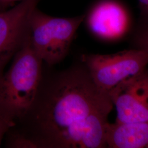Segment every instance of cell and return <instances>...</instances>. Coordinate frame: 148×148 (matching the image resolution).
Here are the masks:
<instances>
[{"label": "cell", "instance_id": "obj_1", "mask_svg": "<svg viewBox=\"0 0 148 148\" xmlns=\"http://www.w3.org/2000/svg\"><path fill=\"white\" fill-rule=\"evenodd\" d=\"M113 106L81 62L47 76L43 72L31 108L10 131L33 148H106Z\"/></svg>", "mask_w": 148, "mask_h": 148}, {"label": "cell", "instance_id": "obj_2", "mask_svg": "<svg viewBox=\"0 0 148 148\" xmlns=\"http://www.w3.org/2000/svg\"><path fill=\"white\" fill-rule=\"evenodd\" d=\"M43 63L27 38L0 78V111L10 121L16 124L31 108L42 79Z\"/></svg>", "mask_w": 148, "mask_h": 148}, {"label": "cell", "instance_id": "obj_3", "mask_svg": "<svg viewBox=\"0 0 148 148\" xmlns=\"http://www.w3.org/2000/svg\"><path fill=\"white\" fill-rule=\"evenodd\" d=\"M85 18V15L55 17L36 8L29 18L28 40L43 63L49 66L57 64L68 54L74 36Z\"/></svg>", "mask_w": 148, "mask_h": 148}, {"label": "cell", "instance_id": "obj_4", "mask_svg": "<svg viewBox=\"0 0 148 148\" xmlns=\"http://www.w3.org/2000/svg\"><path fill=\"white\" fill-rule=\"evenodd\" d=\"M81 62L97 86L109 93L122 81L147 68L148 55L136 48L109 54H83Z\"/></svg>", "mask_w": 148, "mask_h": 148}, {"label": "cell", "instance_id": "obj_5", "mask_svg": "<svg viewBox=\"0 0 148 148\" xmlns=\"http://www.w3.org/2000/svg\"><path fill=\"white\" fill-rule=\"evenodd\" d=\"M40 0H22L0 12V78L6 65L27 41L30 16Z\"/></svg>", "mask_w": 148, "mask_h": 148}, {"label": "cell", "instance_id": "obj_6", "mask_svg": "<svg viewBox=\"0 0 148 148\" xmlns=\"http://www.w3.org/2000/svg\"><path fill=\"white\" fill-rule=\"evenodd\" d=\"M109 95L116 109V122H148V67L122 81Z\"/></svg>", "mask_w": 148, "mask_h": 148}, {"label": "cell", "instance_id": "obj_7", "mask_svg": "<svg viewBox=\"0 0 148 148\" xmlns=\"http://www.w3.org/2000/svg\"><path fill=\"white\" fill-rule=\"evenodd\" d=\"M87 24L95 36L105 41H115L127 34L131 19L127 10L120 3L114 0H103L90 10Z\"/></svg>", "mask_w": 148, "mask_h": 148}, {"label": "cell", "instance_id": "obj_8", "mask_svg": "<svg viewBox=\"0 0 148 148\" xmlns=\"http://www.w3.org/2000/svg\"><path fill=\"white\" fill-rule=\"evenodd\" d=\"M106 143L110 148H148V122H108Z\"/></svg>", "mask_w": 148, "mask_h": 148}, {"label": "cell", "instance_id": "obj_9", "mask_svg": "<svg viewBox=\"0 0 148 148\" xmlns=\"http://www.w3.org/2000/svg\"><path fill=\"white\" fill-rule=\"evenodd\" d=\"M136 48L144 51L148 55V23H143L134 37Z\"/></svg>", "mask_w": 148, "mask_h": 148}, {"label": "cell", "instance_id": "obj_10", "mask_svg": "<svg viewBox=\"0 0 148 148\" xmlns=\"http://www.w3.org/2000/svg\"><path fill=\"white\" fill-rule=\"evenodd\" d=\"M15 123L8 120L0 111V146L3 138L11 128L15 126Z\"/></svg>", "mask_w": 148, "mask_h": 148}, {"label": "cell", "instance_id": "obj_11", "mask_svg": "<svg viewBox=\"0 0 148 148\" xmlns=\"http://www.w3.org/2000/svg\"><path fill=\"white\" fill-rule=\"evenodd\" d=\"M143 23H148V0H138Z\"/></svg>", "mask_w": 148, "mask_h": 148}, {"label": "cell", "instance_id": "obj_12", "mask_svg": "<svg viewBox=\"0 0 148 148\" xmlns=\"http://www.w3.org/2000/svg\"><path fill=\"white\" fill-rule=\"evenodd\" d=\"M19 1L22 0H0V12L6 10V8Z\"/></svg>", "mask_w": 148, "mask_h": 148}]
</instances>
